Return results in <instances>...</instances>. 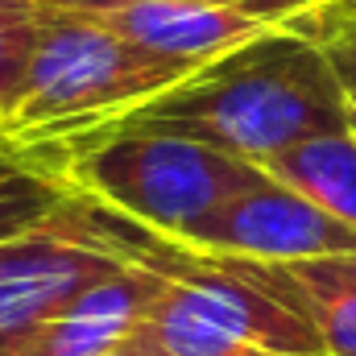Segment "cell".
<instances>
[{
	"label": "cell",
	"instance_id": "obj_1",
	"mask_svg": "<svg viewBox=\"0 0 356 356\" xmlns=\"http://www.w3.org/2000/svg\"><path fill=\"white\" fill-rule=\"evenodd\" d=\"M95 129H145L186 137L266 166L282 149L348 129V104L332 50L311 29H273ZM88 129V133H95Z\"/></svg>",
	"mask_w": 356,
	"mask_h": 356
},
{
	"label": "cell",
	"instance_id": "obj_2",
	"mask_svg": "<svg viewBox=\"0 0 356 356\" xmlns=\"http://www.w3.org/2000/svg\"><path fill=\"white\" fill-rule=\"evenodd\" d=\"M54 145V175L71 191H83L175 241L266 178L253 162L145 129H95L58 137Z\"/></svg>",
	"mask_w": 356,
	"mask_h": 356
},
{
	"label": "cell",
	"instance_id": "obj_3",
	"mask_svg": "<svg viewBox=\"0 0 356 356\" xmlns=\"http://www.w3.org/2000/svg\"><path fill=\"white\" fill-rule=\"evenodd\" d=\"M42 17H46L42 46L29 67L25 95L13 120L0 129L17 145L88 133L95 124L178 88L199 71V63L149 54L83 17L46 4Z\"/></svg>",
	"mask_w": 356,
	"mask_h": 356
},
{
	"label": "cell",
	"instance_id": "obj_4",
	"mask_svg": "<svg viewBox=\"0 0 356 356\" xmlns=\"http://www.w3.org/2000/svg\"><path fill=\"white\" fill-rule=\"evenodd\" d=\"M124 266L129 261L83 220L75 195L38 228L0 241V356L21 348Z\"/></svg>",
	"mask_w": 356,
	"mask_h": 356
},
{
	"label": "cell",
	"instance_id": "obj_5",
	"mask_svg": "<svg viewBox=\"0 0 356 356\" xmlns=\"http://www.w3.org/2000/svg\"><path fill=\"white\" fill-rule=\"evenodd\" d=\"M178 241L203 253L269 261V266L356 253V228L327 216L298 191L273 182L269 175L257 186L241 191L236 199H228L224 207H216Z\"/></svg>",
	"mask_w": 356,
	"mask_h": 356
},
{
	"label": "cell",
	"instance_id": "obj_6",
	"mask_svg": "<svg viewBox=\"0 0 356 356\" xmlns=\"http://www.w3.org/2000/svg\"><path fill=\"white\" fill-rule=\"evenodd\" d=\"M46 8L71 13L104 25L108 33L178 63H211L273 29H298L266 8L195 4V0H38Z\"/></svg>",
	"mask_w": 356,
	"mask_h": 356
},
{
	"label": "cell",
	"instance_id": "obj_7",
	"mask_svg": "<svg viewBox=\"0 0 356 356\" xmlns=\"http://www.w3.org/2000/svg\"><path fill=\"white\" fill-rule=\"evenodd\" d=\"M162 277L145 266H129L116 277L99 282L95 290H88L79 302H71L58 319H50L42 332H33L21 348H13L8 356H108L120 344H129L154 298H158Z\"/></svg>",
	"mask_w": 356,
	"mask_h": 356
},
{
	"label": "cell",
	"instance_id": "obj_8",
	"mask_svg": "<svg viewBox=\"0 0 356 356\" xmlns=\"http://www.w3.org/2000/svg\"><path fill=\"white\" fill-rule=\"evenodd\" d=\"M269 269L277 273L294 307L311 319L323 356H356V253L286 261Z\"/></svg>",
	"mask_w": 356,
	"mask_h": 356
},
{
	"label": "cell",
	"instance_id": "obj_9",
	"mask_svg": "<svg viewBox=\"0 0 356 356\" xmlns=\"http://www.w3.org/2000/svg\"><path fill=\"white\" fill-rule=\"evenodd\" d=\"M273 182L298 191L327 216L356 228V137L353 129L298 141L261 166Z\"/></svg>",
	"mask_w": 356,
	"mask_h": 356
},
{
	"label": "cell",
	"instance_id": "obj_10",
	"mask_svg": "<svg viewBox=\"0 0 356 356\" xmlns=\"http://www.w3.org/2000/svg\"><path fill=\"white\" fill-rule=\"evenodd\" d=\"M67 195L71 186L63 178L38 166L25 145L0 133V241H13L38 228L42 220H50Z\"/></svg>",
	"mask_w": 356,
	"mask_h": 356
},
{
	"label": "cell",
	"instance_id": "obj_11",
	"mask_svg": "<svg viewBox=\"0 0 356 356\" xmlns=\"http://www.w3.org/2000/svg\"><path fill=\"white\" fill-rule=\"evenodd\" d=\"M42 25L46 17L38 0H0V129L13 120L25 95L29 67L42 46Z\"/></svg>",
	"mask_w": 356,
	"mask_h": 356
},
{
	"label": "cell",
	"instance_id": "obj_12",
	"mask_svg": "<svg viewBox=\"0 0 356 356\" xmlns=\"http://www.w3.org/2000/svg\"><path fill=\"white\" fill-rule=\"evenodd\" d=\"M323 42L332 50L336 75H340V88H344V104H348V129H353V137H356V54L344 42H336V38H323Z\"/></svg>",
	"mask_w": 356,
	"mask_h": 356
},
{
	"label": "cell",
	"instance_id": "obj_13",
	"mask_svg": "<svg viewBox=\"0 0 356 356\" xmlns=\"http://www.w3.org/2000/svg\"><path fill=\"white\" fill-rule=\"evenodd\" d=\"M319 38H336V42H344V46L356 54V0L336 4V8L323 17V25H319Z\"/></svg>",
	"mask_w": 356,
	"mask_h": 356
},
{
	"label": "cell",
	"instance_id": "obj_14",
	"mask_svg": "<svg viewBox=\"0 0 356 356\" xmlns=\"http://www.w3.org/2000/svg\"><path fill=\"white\" fill-rule=\"evenodd\" d=\"M108 356H158V353H154V348H149V344H145L141 336H133L129 344H120L116 353H108Z\"/></svg>",
	"mask_w": 356,
	"mask_h": 356
}]
</instances>
